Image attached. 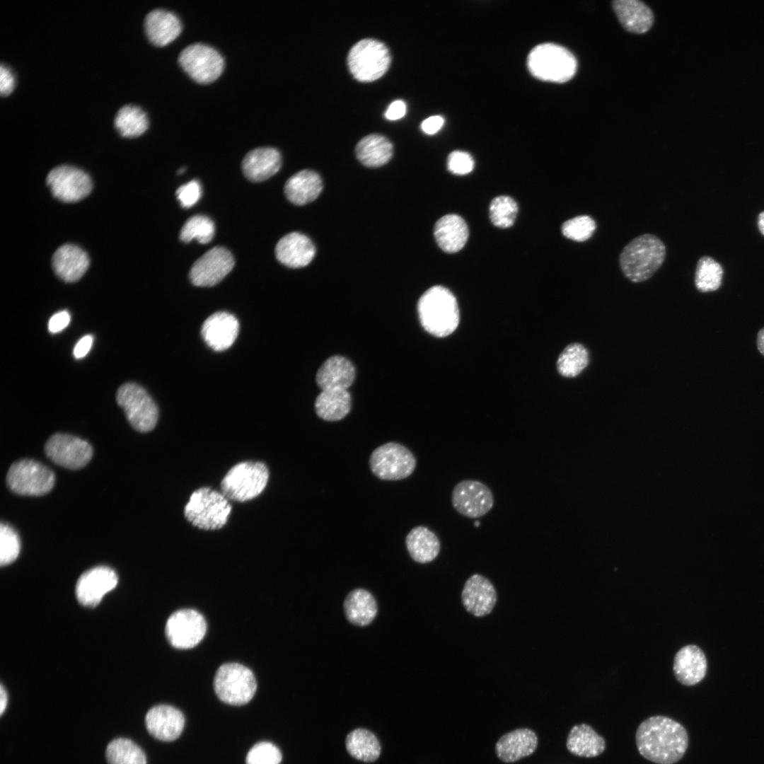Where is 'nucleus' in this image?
I'll return each mask as SVG.
<instances>
[{"mask_svg":"<svg viewBox=\"0 0 764 764\" xmlns=\"http://www.w3.org/2000/svg\"><path fill=\"white\" fill-rule=\"evenodd\" d=\"M636 745L641 756L657 764H673L684 756L688 735L678 722L665 716H653L638 727Z\"/></svg>","mask_w":764,"mask_h":764,"instance_id":"obj_1","label":"nucleus"},{"mask_svg":"<svg viewBox=\"0 0 764 764\" xmlns=\"http://www.w3.org/2000/svg\"><path fill=\"white\" fill-rule=\"evenodd\" d=\"M417 311L420 323L429 334L444 337L459 323V309L454 295L446 287L434 286L419 298Z\"/></svg>","mask_w":764,"mask_h":764,"instance_id":"obj_2","label":"nucleus"},{"mask_svg":"<svg viewBox=\"0 0 764 764\" xmlns=\"http://www.w3.org/2000/svg\"><path fill=\"white\" fill-rule=\"evenodd\" d=\"M666 246L657 236L646 233L629 242L623 249L619 262L624 275L633 282L649 279L662 265Z\"/></svg>","mask_w":764,"mask_h":764,"instance_id":"obj_3","label":"nucleus"},{"mask_svg":"<svg viewBox=\"0 0 764 764\" xmlns=\"http://www.w3.org/2000/svg\"><path fill=\"white\" fill-rule=\"evenodd\" d=\"M527 62L531 74L545 81L566 82L577 71V60L572 53L554 43L535 47L529 53Z\"/></svg>","mask_w":764,"mask_h":764,"instance_id":"obj_4","label":"nucleus"},{"mask_svg":"<svg viewBox=\"0 0 764 764\" xmlns=\"http://www.w3.org/2000/svg\"><path fill=\"white\" fill-rule=\"evenodd\" d=\"M231 506L223 493L210 487H201L190 496L185 507L186 519L203 530H217L227 523Z\"/></svg>","mask_w":764,"mask_h":764,"instance_id":"obj_5","label":"nucleus"},{"mask_svg":"<svg viewBox=\"0 0 764 764\" xmlns=\"http://www.w3.org/2000/svg\"><path fill=\"white\" fill-rule=\"evenodd\" d=\"M269 471L262 462L245 461L232 467L221 482L226 498L243 502L257 497L265 488Z\"/></svg>","mask_w":764,"mask_h":764,"instance_id":"obj_6","label":"nucleus"},{"mask_svg":"<svg viewBox=\"0 0 764 764\" xmlns=\"http://www.w3.org/2000/svg\"><path fill=\"white\" fill-rule=\"evenodd\" d=\"M390 61L385 44L370 38L357 42L347 55L348 68L354 78L361 82H371L381 78L388 69Z\"/></svg>","mask_w":764,"mask_h":764,"instance_id":"obj_7","label":"nucleus"},{"mask_svg":"<svg viewBox=\"0 0 764 764\" xmlns=\"http://www.w3.org/2000/svg\"><path fill=\"white\" fill-rule=\"evenodd\" d=\"M214 687L222 702L231 705H243L253 698L257 683L248 668L238 663H227L217 670Z\"/></svg>","mask_w":764,"mask_h":764,"instance_id":"obj_8","label":"nucleus"},{"mask_svg":"<svg viewBox=\"0 0 764 764\" xmlns=\"http://www.w3.org/2000/svg\"><path fill=\"white\" fill-rule=\"evenodd\" d=\"M54 482V474L48 467L30 459L14 462L6 475L8 488L23 496L44 495L51 491Z\"/></svg>","mask_w":764,"mask_h":764,"instance_id":"obj_9","label":"nucleus"},{"mask_svg":"<svg viewBox=\"0 0 764 764\" xmlns=\"http://www.w3.org/2000/svg\"><path fill=\"white\" fill-rule=\"evenodd\" d=\"M116 400L134 429L147 432L155 427L158 417V408L141 386L134 383L122 385L117 391Z\"/></svg>","mask_w":764,"mask_h":764,"instance_id":"obj_10","label":"nucleus"},{"mask_svg":"<svg viewBox=\"0 0 764 764\" xmlns=\"http://www.w3.org/2000/svg\"><path fill=\"white\" fill-rule=\"evenodd\" d=\"M369 465L372 473L379 479L398 480L407 478L414 472L416 459L405 446L388 442L372 452Z\"/></svg>","mask_w":764,"mask_h":764,"instance_id":"obj_11","label":"nucleus"},{"mask_svg":"<svg viewBox=\"0 0 764 764\" xmlns=\"http://www.w3.org/2000/svg\"><path fill=\"white\" fill-rule=\"evenodd\" d=\"M178 62L191 78L204 83L216 79L224 67V59L218 50L202 42L185 47L178 56Z\"/></svg>","mask_w":764,"mask_h":764,"instance_id":"obj_12","label":"nucleus"},{"mask_svg":"<svg viewBox=\"0 0 764 764\" xmlns=\"http://www.w3.org/2000/svg\"><path fill=\"white\" fill-rule=\"evenodd\" d=\"M45 452L54 463L71 470L84 467L93 456L92 446L86 441L62 433L54 434L47 439Z\"/></svg>","mask_w":764,"mask_h":764,"instance_id":"obj_13","label":"nucleus"},{"mask_svg":"<svg viewBox=\"0 0 764 764\" xmlns=\"http://www.w3.org/2000/svg\"><path fill=\"white\" fill-rule=\"evenodd\" d=\"M207 624L203 615L192 609L174 612L166 625V635L170 644L181 649L198 644L204 637Z\"/></svg>","mask_w":764,"mask_h":764,"instance_id":"obj_14","label":"nucleus"},{"mask_svg":"<svg viewBox=\"0 0 764 764\" xmlns=\"http://www.w3.org/2000/svg\"><path fill=\"white\" fill-rule=\"evenodd\" d=\"M47 184L53 196L64 202H76L88 196L93 187L89 175L74 166L62 165L48 173Z\"/></svg>","mask_w":764,"mask_h":764,"instance_id":"obj_15","label":"nucleus"},{"mask_svg":"<svg viewBox=\"0 0 764 764\" xmlns=\"http://www.w3.org/2000/svg\"><path fill=\"white\" fill-rule=\"evenodd\" d=\"M451 502L461 515L477 519L487 514L493 507L494 496L485 483L474 480L458 482L453 489Z\"/></svg>","mask_w":764,"mask_h":764,"instance_id":"obj_16","label":"nucleus"},{"mask_svg":"<svg viewBox=\"0 0 764 764\" xmlns=\"http://www.w3.org/2000/svg\"><path fill=\"white\" fill-rule=\"evenodd\" d=\"M235 264L232 254L223 247H214L192 265L189 277L197 286H212L220 282Z\"/></svg>","mask_w":764,"mask_h":764,"instance_id":"obj_17","label":"nucleus"},{"mask_svg":"<svg viewBox=\"0 0 764 764\" xmlns=\"http://www.w3.org/2000/svg\"><path fill=\"white\" fill-rule=\"evenodd\" d=\"M118 581L115 572L106 566H98L83 572L76 585L79 602L88 607L96 606L103 597L115 589Z\"/></svg>","mask_w":764,"mask_h":764,"instance_id":"obj_18","label":"nucleus"},{"mask_svg":"<svg viewBox=\"0 0 764 764\" xmlns=\"http://www.w3.org/2000/svg\"><path fill=\"white\" fill-rule=\"evenodd\" d=\"M461 600L466 610L476 617L490 614L497 600L496 589L485 577L474 574L465 581Z\"/></svg>","mask_w":764,"mask_h":764,"instance_id":"obj_19","label":"nucleus"},{"mask_svg":"<svg viewBox=\"0 0 764 764\" xmlns=\"http://www.w3.org/2000/svg\"><path fill=\"white\" fill-rule=\"evenodd\" d=\"M148 732L155 739L172 741L178 739L185 726V717L178 709L168 705L151 707L146 714Z\"/></svg>","mask_w":764,"mask_h":764,"instance_id":"obj_20","label":"nucleus"},{"mask_svg":"<svg viewBox=\"0 0 764 764\" xmlns=\"http://www.w3.org/2000/svg\"><path fill=\"white\" fill-rule=\"evenodd\" d=\"M239 323L237 318L227 312H216L209 316L204 322L201 333L207 343L213 350L220 352L228 349L238 335Z\"/></svg>","mask_w":764,"mask_h":764,"instance_id":"obj_21","label":"nucleus"},{"mask_svg":"<svg viewBox=\"0 0 764 764\" xmlns=\"http://www.w3.org/2000/svg\"><path fill=\"white\" fill-rule=\"evenodd\" d=\"M316 254L312 241L305 235L292 232L283 236L277 243L275 255L283 265L299 268L308 265Z\"/></svg>","mask_w":764,"mask_h":764,"instance_id":"obj_22","label":"nucleus"},{"mask_svg":"<svg viewBox=\"0 0 764 764\" xmlns=\"http://www.w3.org/2000/svg\"><path fill=\"white\" fill-rule=\"evenodd\" d=\"M707 668L705 655L696 645L682 647L674 657V675L685 685H694L700 682L706 675Z\"/></svg>","mask_w":764,"mask_h":764,"instance_id":"obj_23","label":"nucleus"},{"mask_svg":"<svg viewBox=\"0 0 764 764\" xmlns=\"http://www.w3.org/2000/svg\"><path fill=\"white\" fill-rule=\"evenodd\" d=\"M52 267L55 274L66 282H75L86 273L90 264L87 253L77 245L64 244L54 252Z\"/></svg>","mask_w":764,"mask_h":764,"instance_id":"obj_24","label":"nucleus"},{"mask_svg":"<svg viewBox=\"0 0 764 764\" xmlns=\"http://www.w3.org/2000/svg\"><path fill=\"white\" fill-rule=\"evenodd\" d=\"M316 378L321 390H347L354 381L355 369L345 357L332 356L320 366Z\"/></svg>","mask_w":764,"mask_h":764,"instance_id":"obj_25","label":"nucleus"},{"mask_svg":"<svg viewBox=\"0 0 764 764\" xmlns=\"http://www.w3.org/2000/svg\"><path fill=\"white\" fill-rule=\"evenodd\" d=\"M282 157L272 147H259L250 151L242 161L245 176L252 182H261L274 175L280 168Z\"/></svg>","mask_w":764,"mask_h":764,"instance_id":"obj_26","label":"nucleus"},{"mask_svg":"<svg viewBox=\"0 0 764 764\" xmlns=\"http://www.w3.org/2000/svg\"><path fill=\"white\" fill-rule=\"evenodd\" d=\"M538 746L536 733L529 729H518L503 735L496 743L500 760L513 763L531 755Z\"/></svg>","mask_w":764,"mask_h":764,"instance_id":"obj_27","label":"nucleus"},{"mask_svg":"<svg viewBox=\"0 0 764 764\" xmlns=\"http://www.w3.org/2000/svg\"><path fill=\"white\" fill-rule=\"evenodd\" d=\"M144 28L149 40L156 45H165L178 37L182 30L180 18L173 12L155 8L144 19Z\"/></svg>","mask_w":764,"mask_h":764,"instance_id":"obj_28","label":"nucleus"},{"mask_svg":"<svg viewBox=\"0 0 764 764\" xmlns=\"http://www.w3.org/2000/svg\"><path fill=\"white\" fill-rule=\"evenodd\" d=\"M434 233L440 248L449 253L462 249L469 235L465 221L456 214H447L439 219L435 224Z\"/></svg>","mask_w":764,"mask_h":764,"instance_id":"obj_29","label":"nucleus"},{"mask_svg":"<svg viewBox=\"0 0 764 764\" xmlns=\"http://www.w3.org/2000/svg\"><path fill=\"white\" fill-rule=\"evenodd\" d=\"M323 190L320 175L311 170H303L294 174L286 181L284 194L293 204L303 205L316 199Z\"/></svg>","mask_w":764,"mask_h":764,"instance_id":"obj_30","label":"nucleus"},{"mask_svg":"<svg viewBox=\"0 0 764 764\" xmlns=\"http://www.w3.org/2000/svg\"><path fill=\"white\" fill-rule=\"evenodd\" d=\"M612 5L619 21L627 30L643 33L651 28L653 13L643 2L637 0H615Z\"/></svg>","mask_w":764,"mask_h":764,"instance_id":"obj_31","label":"nucleus"},{"mask_svg":"<svg viewBox=\"0 0 764 764\" xmlns=\"http://www.w3.org/2000/svg\"><path fill=\"white\" fill-rule=\"evenodd\" d=\"M566 746L573 755L594 758L604 751L606 742L589 725L581 724L571 729L567 738Z\"/></svg>","mask_w":764,"mask_h":764,"instance_id":"obj_32","label":"nucleus"},{"mask_svg":"<svg viewBox=\"0 0 764 764\" xmlns=\"http://www.w3.org/2000/svg\"><path fill=\"white\" fill-rule=\"evenodd\" d=\"M406 547L411 557L425 564L435 560L440 552L441 543L437 536L428 528L417 526L407 534Z\"/></svg>","mask_w":764,"mask_h":764,"instance_id":"obj_33","label":"nucleus"},{"mask_svg":"<svg viewBox=\"0 0 764 764\" xmlns=\"http://www.w3.org/2000/svg\"><path fill=\"white\" fill-rule=\"evenodd\" d=\"M344 610L349 623L357 626H366L375 618L378 606L369 591L364 589H357L346 596Z\"/></svg>","mask_w":764,"mask_h":764,"instance_id":"obj_34","label":"nucleus"},{"mask_svg":"<svg viewBox=\"0 0 764 764\" xmlns=\"http://www.w3.org/2000/svg\"><path fill=\"white\" fill-rule=\"evenodd\" d=\"M356 156L364 166L377 168L387 163L393 153L391 142L384 136L372 134L362 138L356 146Z\"/></svg>","mask_w":764,"mask_h":764,"instance_id":"obj_35","label":"nucleus"},{"mask_svg":"<svg viewBox=\"0 0 764 764\" xmlns=\"http://www.w3.org/2000/svg\"><path fill=\"white\" fill-rule=\"evenodd\" d=\"M316 412L321 419L335 422L343 419L351 409V395L347 390H322L315 401Z\"/></svg>","mask_w":764,"mask_h":764,"instance_id":"obj_36","label":"nucleus"},{"mask_svg":"<svg viewBox=\"0 0 764 764\" xmlns=\"http://www.w3.org/2000/svg\"><path fill=\"white\" fill-rule=\"evenodd\" d=\"M347 751L355 759L374 762L380 756L381 746L376 736L365 729H356L345 739Z\"/></svg>","mask_w":764,"mask_h":764,"instance_id":"obj_37","label":"nucleus"},{"mask_svg":"<svg viewBox=\"0 0 764 764\" xmlns=\"http://www.w3.org/2000/svg\"><path fill=\"white\" fill-rule=\"evenodd\" d=\"M114 123L120 134L128 137L141 134L149 125L146 112L132 104L125 105L118 110Z\"/></svg>","mask_w":764,"mask_h":764,"instance_id":"obj_38","label":"nucleus"},{"mask_svg":"<svg viewBox=\"0 0 764 764\" xmlns=\"http://www.w3.org/2000/svg\"><path fill=\"white\" fill-rule=\"evenodd\" d=\"M105 758L108 764H146L144 751L126 738L112 740L106 747Z\"/></svg>","mask_w":764,"mask_h":764,"instance_id":"obj_39","label":"nucleus"},{"mask_svg":"<svg viewBox=\"0 0 764 764\" xmlns=\"http://www.w3.org/2000/svg\"><path fill=\"white\" fill-rule=\"evenodd\" d=\"M589 353L581 344L573 343L567 346L557 361V369L560 375L571 378L579 375L588 365Z\"/></svg>","mask_w":764,"mask_h":764,"instance_id":"obj_40","label":"nucleus"},{"mask_svg":"<svg viewBox=\"0 0 764 764\" xmlns=\"http://www.w3.org/2000/svg\"><path fill=\"white\" fill-rule=\"evenodd\" d=\"M723 270L722 266L713 258L702 257L697 264L695 284L700 292L716 291L722 284Z\"/></svg>","mask_w":764,"mask_h":764,"instance_id":"obj_41","label":"nucleus"},{"mask_svg":"<svg viewBox=\"0 0 764 764\" xmlns=\"http://www.w3.org/2000/svg\"><path fill=\"white\" fill-rule=\"evenodd\" d=\"M215 233L213 221L204 215H195L188 219L183 226L180 238L185 243L196 239L202 244L210 242Z\"/></svg>","mask_w":764,"mask_h":764,"instance_id":"obj_42","label":"nucleus"},{"mask_svg":"<svg viewBox=\"0 0 764 764\" xmlns=\"http://www.w3.org/2000/svg\"><path fill=\"white\" fill-rule=\"evenodd\" d=\"M518 212L515 200L509 196H499L493 199L490 205V218L492 223L499 228H508L513 225Z\"/></svg>","mask_w":764,"mask_h":764,"instance_id":"obj_43","label":"nucleus"},{"mask_svg":"<svg viewBox=\"0 0 764 764\" xmlns=\"http://www.w3.org/2000/svg\"><path fill=\"white\" fill-rule=\"evenodd\" d=\"M595 221L589 216L580 215L565 221L561 227L564 236L577 242H584L594 233Z\"/></svg>","mask_w":764,"mask_h":764,"instance_id":"obj_44","label":"nucleus"},{"mask_svg":"<svg viewBox=\"0 0 764 764\" xmlns=\"http://www.w3.org/2000/svg\"><path fill=\"white\" fill-rule=\"evenodd\" d=\"M21 550L20 538L16 531L7 523L0 526V564L1 566L12 563L18 557Z\"/></svg>","mask_w":764,"mask_h":764,"instance_id":"obj_45","label":"nucleus"},{"mask_svg":"<svg viewBox=\"0 0 764 764\" xmlns=\"http://www.w3.org/2000/svg\"><path fill=\"white\" fill-rule=\"evenodd\" d=\"M282 756L280 750L272 743L259 742L248 751L246 764H279Z\"/></svg>","mask_w":764,"mask_h":764,"instance_id":"obj_46","label":"nucleus"},{"mask_svg":"<svg viewBox=\"0 0 764 764\" xmlns=\"http://www.w3.org/2000/svg\"><path fill=\"white\" fill-rule=\"evenodd\" d=\"M448 168L456 175H465L474 168L473 157L467 152L454 151L448 157Z\"/></svg>","mask_w":764,"mask_h":764,"instance_id":"obj_47","label":"nucleus"},{"mask_svg":"<svg viewBox=\"0 0 764 764\" xmlns=\"http://www.w3.org/2000/svg\"><path fill=\"white\" fill-rule=\"evenodd\" d=\"M202 187L199 181L192 180L181 185L176 191V196L181 206L190 208L200 199Z\"/></svg>","mask_w":764,"mask_h":764,"instance_id":"obj_48","label":"nucleus"},{"mask_svg":"<svg viewBox=\"0 0 764 764\" xmlns=\"http://www.w3.org/2000/svg\"><path fill=\"white\" fill-rule=\"evenodd\" d=\"M70 319V315L66 311H59L54 314L48 322L50 332L56 333L62 331L69 325Z\"/></svg>","mask_w":764,"mask_h":764,"instance_id":"obj_49","label":"nucleus"},{"mask_svg":"<svg viewBox=\"0 0 764 764\" xmlns=\"http://www.w3.org/2000/svg\"><path fill=\"white\" fill-rule=\"evenodd\" d=\"M15 83V79L10 69L1 64L0 66V91L2 95L9 93Z\"/></svg>","mask_w":764,"mask_h":764,"instance_id":"obj_50","label":"nucleus"},{"mask_svg":"<svg viewBox=\"0 0 764 764\" xmlns=\"http://www.w3.org/2000/svg\"><path fill=\"white\" fill-rule=\"evenodd\" d=\"M405 113V103L401 100H397L389 105L385 112V117L389 120H396L402 118Z\"/></svg>","mask_w":764,"mask_h":764,"instance_id":"obj_51","label":"nucleus"},{"mask_svg":"<svg viewBox=\"0 0 764 764\" xmlns=\"http://www.w3.org/2000/svg\"><path fill=\"white\" fill-rule=\"evenodd\" d=\"M444 123L440 115H433L425 119L421 124L422 131L427 134H434L439 131Z\"/></svg>","mask_w":764,"mask_h":764,"instance_id":"obj_52","label":"nucleus"},{"mask_svg":"<svg viewBox=\"0 0 764 764\" xmlns=\"http://www.w3.org/2000/svg\"><path fill=\"white\" fill-rule=\"evenodd\" d=\"M93 337L87 335L81 338L74 348V356L76 359L84 357L91 348Z\"/></svg>","mask_w":764,"mask_h":764,"instance_id":"obj_53","label":"nucleus"},{"mask_svg":"<svg viewBox=\"0 0 764 764\" xmlns=\"http://www.w3.org/2000/svg\"><path fill=\"white\" fill-rule=\"evenodd\" d=\"M8 702V695L6 690L4 689L3 685H1L0 688V714L2 715L6 708Z\"/></svg>","mask_w":764,"mask_h":764,"instance_id":"obj_54","label":"nucleus"},{"mask_svg":"<svg viewBox=\"0 0 764 764\" xmlns=\"http://www.w3.org/2000/svg\"><path fill=\"white\" fill-rule=\"evenodd\" d=\"M756 345L758 352L764 357V327L757 334Z\"/></svg>","mask_w":764,"mask_h":764,"instance_id":"obj_55","label":"nucleus"},{"mask_svg":"<svg viewBox=\"0 0 764 764\" xmlns=\"http://www.w3.org/2000/svg\"><path fill=\"white\" fill-rule=\"evenodd\" d=\"M758 225L760 231L764 235V212H761L758 216Z\"/></svg>","mask_w":764,"mask_h":764,"instance_id":"obj_56","label":"nucleus"},{"mask_svg":"<svg viewBox=\"0 0 764 764\" xmlns=\"http://www.w3.org/2000/svg\"><path fill=\"white\" fill-rule=\"evenodd\" d=\"M185 168H180L179 170H178V173H183L185 171Z\"/></svg>","mask_w":764,"mask_h":764,"instance_id":"obj_57","label":"nucleus"},{"mask_svg":"<svg viewBox=\"0 0 764 764\" xmlns=\"http://www.w3.org/2000/svg\"><path fill=\"white\" fill-rule=\"evenodd\" d=\"M480 523L479 521H475V522L474 523V525H475V526L476 527H478V526H480Z\"/></svg>","mask_w":764,"mask_h":764,"instance_id":"obj_58","label":"nucleus"}]
</instances>
